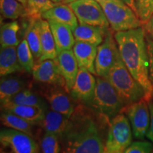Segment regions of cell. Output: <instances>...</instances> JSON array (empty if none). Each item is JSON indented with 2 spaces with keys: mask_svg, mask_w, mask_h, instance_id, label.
Here are the masks:
<instances>
[{
  "mask_svg": "<svg viewBox=\"0 0 153 153\" xmlns=\"http://www.w3.org/2000/svg\"><path fill=\"white\" fill-rule=\"evenodd\" d=\"M106 78L117 91L125 106L146 97L145 89L126 68L120 55Z\"/></svg>",
  "mask_w": 153,
  "mask_h": 153,
  "instance_id": "3957f363",
  "label": "cell"
},
{
  "mask_svg": "<svg viewBox=\"0 0 153 153\" xmlns=\"http://www.w3.org/2000/svg\"><path fill=\"white\" fill-rule=\"evenodd\" d=\"M114 38L122 60L133 77L145 89V99L150 100L153 85L149 77V55L144 28L141 26L116 32Z\"/></svg>",
  "mask_w": 153,
  "mask_h": 153,
  "instance_id": "6da1fadb",
  "label": "cell"
},
{
  "mask_svg": "<svg viewBox=\"0 0 153 153\" xmlns=\"http://www.w3.org/2000/svg\"><path fill=\"white\" fill-rule=\"evenodd\" d=\"M0 12L3 18L11 20L26 17V7L17 0H0Z\"/></svg>",
  "mask_w": 153,
  "mask_h": 153,
  "instance_id": "4316f807",
  "label": "cell"
},
{
  "mask_svg": "<svg viewBox=\"0 0 153 153\" xmlns=\"http://www.w3.org/2000/svg\"><path fill=\"white\" fill-rule=\"evenodd\" d=\"M63 1H64V0H63Z\"/></svg>",
  "mask_w": 153,
  "mask_h": 153,
  "instance_id": "b9f144b4",
  "label": "cell"
},
{
  "mask_svg": "<svg viewBox=\"0 0 153 153\" xmlns=\"http://www.w3.org/2000/svg\"><path fill=\"white\" fill-rule=\"evenodd\" d=\"M40 36L42 48L41 58L38 61H42L48 59H55L57 57V52L55 42L52 30L48 22L45 19H40L39 20Z\"/></svg>",
  "mask_w": 153,
  "mask_h": 153,
  "instance_id": "ffe728a7",
  "label": "cell"
},
{
  "mask_svg": "<svg viewBox=\"0 0 153 153\" xmlns=\"http://www.w3.org/2000/svg\"><path fill=\"white\" fill-rule=\"evenodd\" d=\"M149 109H150V126L146 134V137L153 143V99H150L148 101Z\"/></svg>",
  "mask_w": 153,
  "mask_h": 153,
  "instance_id": "e575fe53",
  "label": "cell"
},
{
  "mask_svg": "<svg viewBox=\"0 0 153 153\" xmlns=\"http://www.w3.org/2000/svg\"><path fill=\"white\" fill-rule=\"evenodd\" d=\"M20 29L19 22L16 20L5 23L1 25L0 30V44L1 47H17L19 44V40L17 33Z\"/></svg>",
  "mask_w": 153,
  "mask_h": 153,
  "instance_id": "484cf974",
  "label": "cell"
},
{
  "mask_svg": "<svg viewBox=\"0 0 153 153\" xmlns=\"http://www.w3.org/2000/svg\"><path fill=\"white\" fill-rule=\"evenodd\" d=\"M57 60L60 74L65 80L67 89L70 93L79 69L72 49L57 53Z\"/></svg>",
  "mask_w": 153,
  "mask_h": 153,
  "instance_id": "5bb4252c",
  "label": "cell"
},
{
  "mask_svg": "<svg viewBox=\"0 0 153 153\" xmlns=\"http://www.w3.org/2000/svg\"><path fill=\"white\" fill-rule=\"evenodd\" d=\"M83 107L75 108L70 118L68 131L61 137L64 152L70 153L104 152L105 143L98 124Z\"/></svg>",
  "mask_w": 153,
  "mask_h": 153,
  "instance_id": "7a4b0ae2",
  "label": "cell"
},
{
  "mask_svg": "<svg viewBox=\"0 0 153 153\" xmlns=\"http://www.w3.org/2000/svg\"><path fill=\"white\" fill-rule=\"evenodd\" d=\"M2 107L5 111L18 115L34 125H38V123L43 119L46 112L45 107L30 105L7 104Z\"/></svg>",
  "mask_w": 153,
  "mask_h": 153,
  "instance_id": "44dd1931",
  "label": "cell"
},
{
  "mask_svg": "<svg viewBox=\"0 0 153 153\" xmlns=\"http://www.w3.org/2000/svg\"><path fill=\"white\" fill-rule=\"evenodd\" d=\"M146 41L149 55V77L153 85V39L146 35Z\"/></svg>",
  "mask_w": 153,
  "mask_h": 153,
  "instance_id": "836d02e7",
  "label": "cell"
},
{
  "mask_svg": "<svg viewBox=\"0 0 153 153\" xmlns=\"http://www.w3.org/2000/svg\"><path fill=\"white\" fill-rule=\"evenodd\" d=\"M32 74L36 82L58 86L68 91L65 80L60 74L57 58L38 61L32 70Z\"/></svg>",
  "mask_w": 153,
  "mask_h": 153,
  "instance_id": "8fae6325",
  "label": "cell"
},
{
  "mask_svg": "<svg viewBox=\"0 0 153 153\" xmlns=\"http://www.w3.org/2000/svg\"><path fill=\"white\" fill-rule=\"evenodd\" d=\"M133 135L128 118L122 112L116 115L109 121L104 152H125L133 142Z\"/></svg>",
  "mask_w": 153,
  "mask_h": 153,
  "instance_id": "8992f818",
  "label": "cell"
},
{
  "mask_svg": "<svg viewBox=\"0 0 153 153\" xmlns=\"http://www.w3.org/2000/svg\"><path fill=\"white\" fill-rule=\"evenodd\" d=\"M24 82L14 76H2L0 82V101L1 106L7 104L15 95L24 89Z\"/></svg>",
  "mask_w": 153,
  "mask_h": 153,
  "instance_id": "603a6c76",
  "label": "cell"
},
{
  "mask_svg": "<svg viewBox=\"0 0 153 153\" xmlns=\"http://www.w3.org/2000/svg\"><path fill=\"white\" fill-rule=\"evenodd\" d=\"M7 104L30 105V106L45 107L43 101L38 95L35 94L28 89H23L16 95H15L10 102Z\"/></svg>",
  "mask_w": 153,
  "mask_h": 153,
  "instance_id": "f546056e",
  "label": "cell"
},
{
  "mask_svg": "<svg viewBox=\"0 0 153 153\" xmlns=\"http://www.w3.org/2000/svg\"><path fill=\"white\" fill-rule=\"evenodd\" d=\"M152 99H153V91H152Z\"/></svg>",
  "mask_w": 153,
  "mask_h": 153,
  "instance_id": "60d3db41",
  "label": "cell"
},
{
  "mask_svg": "<svg viewBox=\"0 0 153 153\" xmlns=\"http://www.w3.org/2000/svg\"><path fill=\"white\" fill-rule=\"evenodd\" d=\"M72 51L77 60L79 68H85L97 75L95 60L97 54V45L83 41H75Z\"/></svg>",
  "mask_w": 153,
  "mask_h": 153,
  "instance_id": "9a60e30c",
  "label": "cell"
},
{
  "mask_svg": "<svg viewBox=\"0 0 153 153\" xmlns=\"http://www.w3.org/2000/svg\"><path fill=\"white\" fill-rule=\"evenodd\" d=\"M108 28L80 24L72 30L76 41H83L98 46L104 41Z\"/></svg>",
  "mask_w": 153,
  "mask_h": 153,
  "instance_id": "ac0fdd59",
  "label": "cell"
},
{
  "mask_svg": "<svg viewBox=\"0 0 153 153\" xmlns=\"http://www.w3.org/2000/svg\"><path fill=\"white\" fill-rule=\"evenodd\" d=\"M23 70L17 57L16 47H1L0 51V75H9Z\"/></svg>",
  "mask_w": 153,
  "mask_h": 153,
  "instance_id": "7402d4cb",
  "label": "cell"
},
{
  "mask_svg": "<svg viewBox=\"0 0 153 153\" xmlns=\"http://www.w3.org/2000/svg\"><path fill=\"white\" fill-rule=\"evenodd\" d=\"M17 1H19L20 3H22V4L24 5L25 7H26V4H27V0H17Z\"/></svg>",
  "mask_w": 153,
  "mask_h": 153,
  "instance_id": "74e56055",
  "label": "cell"
},
{
  "mask_svg": "<svg viewBox=\"0 0 153 153\" xmlns=\"http://www.w3.org/2000/svg\"><path fill=\"white\" fill-rule=\"evenodd\" d=\"M52 1H53L55 3H62L63 0H52Z\"/></svg>",
  "mask_w": 153,
  "mask_h": 153,
  "instance_id": "ab89813d",
  "label": "cell"
},
{
  "mask_svg": "<svg viewBox=\"0 0 153 153\" xmlns=\"http://www.w3.org/2000/svg\"><path fill=\"white\" fill-rule=\"evenodd\" d=\"M153 152V143L149 141H134L128 147L125 153H149Z\"/></svg>",
  "mask_w": 153,
  "mask_h": 153,
  "instance_id": "d6a6232c",
  "label": "cell"
},
{
  "mask_svg": "<svg viewBox=\"0 0 153 153\" xmlns=\"http://www.w3.org/2000/svg\"><path fill=\"white\" fill-rule=\"evenodd\" d=\"M1 122L3 126L9 128L20 131L33 136V124L18 115L4 111L1 115Z\"/></svg>",
  "mask_w": 153,
  "mask_h": 153,
  "instance_id": "d4e9b609",
  "label": "cell"
},
{
  "mask_svg": "<svg viewBox=\"0 0 153 153\" xmlns=\"http://www.w3.org/2000/svg\"><path fill=\"white\" fill-rule=\"evenodd\" d=\"M122 113L128 118L134 137L143 140L150 126V114L148 102L145 99L123 107Z\"/></svg>",
  "mask_w": 153,
  "mask_h": 153,
  "instance_id": "ba28073f",
  "label": "cell"
},
{
  "mask_svg": "<svg viewBox=\"0 0 153 153\" xmlns=\"http://www.w3.org/2000/svg\"><path fill=\"white\" fill-rule=\"evenodd\" d=\"M85 104L91 111L108 120L121 113L125 106L108 79L99 76H97V85L93 97Z\"/></svg>",
  "mask_w": 153,
  "mask_h": 153,
  "instance_id": "277c9868",
  "label": "cell"
},
{
  "mask_svg": "<svg viewBox=\"0 0 153 153\" xmlns=\"http://www.w3.org/2000/svg\"><path fill=\"white\" fill-rule=\"evenodd\" d=\"M1 148L14 153H36L39 147L31 135L12 128H3L0 132Z\"/></svg>",
  "mask_w": 153,
  "mask_h": 153,
  "instance_id": "9c48e42d",
  "label": "cell"
},
{
  "mask_svg": "<svg viewBox=\"0 0 153 153\" xmlns=\"http://www.w3.org/2000/svg\"><path fill=\"white\" fill-rule=\"evenodd\" d=\"M123 1L126 4H127L131 8L133 9V10L135 11V14H136V10H135V0H123Z\"/></svg>",
  "mask_w": 153,
  "mask_h": 153,
  "instance_id": "8d00e7d4",
  "label": "cell"
},
{
  "mask_svg": "<svg viewBox=\"0 0 153 153\" xmlns=\"http://www.w3.org/2000/svg\"><path fill=\"white\" fill-rule=\"evenodd\" d=\"M85 68H79L70 94L74 99L87 103L94 93L97 77Z\"/></svg>",
  "mask_w": 153,
  "mask_h": 153,
  "instance_id": "7c38bea8",
  "label": "cell"
},
{
  "mask_svg": "<svg viewBox=\"0 0 153 153\" xmlns=\"http://www.w3.org/2000/svg\"><path fill=\"white\" fill-rule=\"evenodd\" d=\"M47 21L52 30L57 53L66 50H72L76 41L72 28L68 25L55 21Z\"/></svg>",
  "mask_w": 153,
  "mask_h": 153,
  "instance_id": "e0dca14e",
  "label": "cell"
},
{
  "mask_svg": "<svg viewBox=\"0 0 153 153\" xmlns=\"http://www.w3.org/2000/svg\"><path fill=\"white\" fill-rule=\"evenodd\" d=\"M30 22L26 28L25 38L27 40L29 47L31 50L34 57L41 58L42 55V48L40 36L39 20L40 19H29Z\"/></svg>",
  "mask_w": 153,
  "mask_h": 153,
  "instance_id": "cb8c5ba5",
  "label": "cell"
},
{
  "mask_svg": "<svg viewBox=\"0 0 153 153\" xmlns=\"http://www.w3.org/2000/svg\"><path fill=\"white\" fill-rule=\"evenodd\" d=\"M60 137L57 134L45 132L41 141V151L44 153H58L61 152Z\"/></svg>",
  "mask_w": 153,
  "mask_h": 153,
  "instance_id": "4dcf8cb0",
  "label": "cell"
},
{
  "mask_svg": "<svg viewBox=\"0 0 153 153\" xmlns=\"http://www.w3.org/2000/svg\"><path fill=\"white\" fill-rule=\"evenodd\" d=\"M38 125L45 132L57 134L61 138L68 131L70 126V118L55 110H48Z\"/></svg>",
  "mask_w": 153,
  "mask_h": 153,
  "instance_id": "2e32d148",
  "label": "cell"
},
{
  "mask_svg": "<svg viewBox=\"0 0 153 153\" xmlns=\"http://www.w3.org/2000/svg\"><path fill=\"white\" fill-rule=\"evenodd\" d=\"M42 19L68 25L72 30L78 26V19L68 4L58 3L54 7L44 12L42 14Z\"/></svg>",
  "mask_w": 153,
  "mask_h": 153,
  "instance_id": "d6986e66",
  "label": "cell"
},
{
  "mask_svg": "<svg viewBox=\"0 0 153 153\" xmlns=\"http://www.w3.org/2000/svg\"><path fill=\"white\" fill-rule=\"evenodd\" d=\"M135 5L136 14L143 26L153 14V0H135Z\"/></svg>",
  "mask_w": 153,
  "mask_h": 153,
  "instance_id": "1f68e13d",
  "label": "cell"
},
{
  "mask_svg": "<svg viewBox=\"0 0 153 153\" xmlns=\"http://www.w3.org/2000/svg\"><path fill=\"white\" fill-rule=\"evenodd\" d=\"M57 4L52 0H27L26 17L28 19H41L44 12L54 7Z\"/></svg>",
  "mask_w": 153,
  "mask_h": 153,
  "instance_id": "83f0119b",
  "label": "cell"
},
{
  "mask_svg": "<svg viewBox=\"0 0 153 153\" xmlns=\"http://www.w3.org/2000/svg\"><path fill=\"white\" fill-rule=\"evenodd\" d=\"M147 36L153 39V14L146 24L143 26Z\"/></svg>",
  "mask_w": 153,
  "mask_h": 153,
  "instance_id": "d590c367",
  "label": "cell"
},
{
  "mask_svg": "<svg viewBox=\"0 0 153 153\" xmlns=\"http://www.w3.org/2000/svg\"><path fill=\"white\" fill-rule=\"evenodd\" d=\"M110 26L114 31H123L143 26L135 12L123 0H99Z\"/></svg>",
  "mask_w": 153,
  "mask_h": 153,
  "instance_id": "5b68a950",
  "label": "cell"
},
{
  "mask_svg": "<svg viewBox=\"0 0 153 153\" xmlns=\"http://www.w3.org/2000/svg\"><path fill=\"white\" fill-rule=\"evenodd\" d=\"M17 57L23 70L27 72H32L35 63L33 55L28 45L27 40L24 38L16 47Z\"/></svg>",
  "mask_w": 153,
  "mask_h": 153,
  "instance_id": "f1b7e54d",
  "label": "cell"
},
{
  "mask_svg": "<svg viewBox=\"0 0 153 153\" xmlns=\"http://www.w3.org/2000/svg\"><path fill=\"white\" fill-rule=\"evenodd\" d=\"M44 97L48 101L51 108L60 112L70 118L75 110L74 99L64 88L55 86L44 94Z\"/></svg>",
  "mask_w": 153,
  "mask_h": 153,
  "instance_id": "4fadbf2b",
  "label": "cell"
},
{
  "mask_svg": "<svg viewBox=\"0 0 153 153\" xmlns=\"http://www.w3.org/2000/svg\"><path fill=\"white\" fill-rule=\"evenodd\" d=\"M76 1V0H64V1H63L62 3H64V4H69V3L72 2V1ZM97 1H99V0H97Z\"/></svg>",
  "mask_w": 153,
  "mask_h": 153,
  "instance_id": "f35d334b",
  "label": "cell"
},
{
  "mask_svg": "<svg viewBox=\"0 0 153 153\" xmlns=\"http://www.w3.org/2000/svg\"><path fill=\"white\" fill-rule=\"evenodd\" d=\"M119 56L120 53L114 36L108 29L104 41L97 46V54L95 60L97 76L106 77L110 69Z\"/></svg>",
  "mask_w": 153,
  "mask_h": 153,
  "instance_id": "30bf717a",
  "label": "cell"
},
{
  "mask_svg": "<svg viewBox=\"0 0 153 153\" xmlns=\"http://www.w3.org/2000/svg\"><path fill=\"white\" fill-rule=\"evenodd\" d=\"M80 24L108 28V23L102 7L97 0H76L68 4Z\"/></svg>",
  "mask_w": 153,
  "mask_h": 153,
  "instance_id": "52a82bcc",
  "label": "cell"
}]
</instances>
